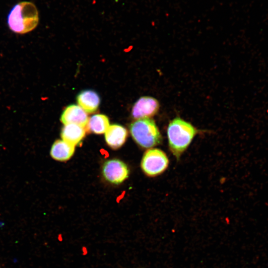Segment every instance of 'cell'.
<instances>
[{
  "mask_svg": "<svg viewBox=\"0 0 268 268\" xmlns=\"http://www.w3.org/2000/svg\"><path fill=\"white\" fill-rule=\"evenodd\" d=\"M199 131L191 123L180 118L171 120L167 128L170 151L179 160L187 150Z\"/></svg>",
  "mask_w": 268,
  "mask_h": 268,
  "instance_id": "cell-1",
  "label": "cell"
},
{
  "mask_svg": "<svg viewBox=\"0 0 268 268\" xmlns=\"http://www.w3.org/2000/svg\"><path fill=\"white\" fill-rule=\"evenodd\" d=\"M102 172L108 182L118 184L126 180L129 175L127 165L118 159H111L106 161L103 165Z\"/></svg>",
  "mask_w": 268,
  "mask_h": 268,
  "instance_id": "cell-6",
  "label": "cell"
},
{
  "mask_svg": "<svg viewBox=\"0 0 268 268\" xmlns=\"http://www.w3.org/2000/svg\"><path fill=\"white\" fill-rule=\"evenodd\" d=\"M105 133L107 143L113 149H117L124 143L128 134L126 129L119 125L109 126Z\"/></svg>",
  "mask_w": 268,
  "mask_h": 268,
  "instance_id": "cell-8",
  "label": "cell"
},
{
  "mask_svg": "<svg viewBox=\"0 0 268 268\" xmlns=\"http://www.w3.org/2000/svg\"><path fill=\"white\" fill-rule=\"evenodd\" d=\"M85 134V128L76 124L65 125L61 134L63 140L74 146L78 144Z\"/></svg>",
  "mask_w": 268,
  "mask_h": 268,
  "instance_id": "cell-10",
  "label": "cell"
},
{
  "mask_svg": "<svg viewBox=\"0 0 268 268\" xmlns=\"http://www.w3.org/2000/svg\"><path fill=\"white\" fill-rule=\"evenodd\" d=\"M109 127L108 117L102 114H96L88 119L86 128L90 132L101 134L106 132Z\"/></svg>",
  "mask_w": 268,
  "mask_h": 268,
  "instance_id": "cell-12",
  "label": "cell"
},
{
  "mask_svg": "<svg viewBox=\"0 0 268 268\" xmlns=\"http://www.w3.org/2000/svg\"><path fill=\"white\" fill-rule=\"evenodd\" d=\"M159 107V103L156 98L150 96L141 97L132 107V116L135 120L150 118L158 113Z\"/></svg>",
  "mask_w": 268,
  "mask_h": 268,
  "instance_id": "cell-5",
  "label": "cell"
},
{
  "mask_svg": "<svg viewBox=\"0 0 268 268\" xmlns=\"http://www.w3.org/2000/svg\"><path fill=\"white\" fill-rule=\"evenodd\" d=\"M76 100L79 106L87 113L95 112L100 103L99 95L91 90L80 92L77 96Z\"/></svg>",
  "mask_w": 268,
  "mask_h": 268,
  "instance_id": "cell-9",
  "label": "cell"
},
{
  "mask_svg": "<svg viewBox=\"0 0 268 268\" xmlns=\"http://www.w3.org/2000/svg\"><path fill=\"white\" fill-rule=\"evenodd\" d=\"M135 141L141 147L149 148L162 142V135L155 122L150 118L136 120L130 126Z\"/></svg>",
  "mask_w": 268,
  "mask_h": 268,
  "instance_id": "cell-3",
  "label": "cell"
},
{
  "mask_svg": "<svg viewBox=\"0 0 268 268\" xmlns=\"http://www.w3.org/2000/svg\"><path fill=\"white\" fill-rule=\"evenodd\" d=\"M75 146L63 140H57L53 144L50 154L53 158L58 161L69 159L74 152Z\"/></svg>",
  "mask_w": 268,
  "mask_h": 268,
  "instance_id": "cell-11",
  "label": "cell"
},
{
  "mask_svg": "<svg viewBox=\"0 0 268 268\" xmlns=\"http://www.w3.org/2000/svg\"><path fill=\"white\" fill-rule=\"evenodd\" d=\"M86 112L79 106H68L61 115L60 120L65 125L74 124L86 128L88 121Z\"/></svg>",
  "mask_w": 268,
  "mask_h": 268,
  "instance_id": "cell-7",
  "label": "cell"
},
{
  "mask_svg": "<svg viewBox=\"0 0 268 268\" xmlns=\"http://www.w3.org/2000/svg\"><path fill=\"white\" fill-rule=\"evenodd\" d=\"M36 5L29 1L15 4L8 13L7 22L9 29L17 34H25L34 30L39 23Z\"/></svg>",
  "mask_w": 268,
  "mask_h": 268,
  "instance_id": "cell-2",
  "label": "cell"
},
{
  "mask_svg": "<svg viewBox=\"0 0 268 268\" xmlns=\"http://www.w3.org/2000/svg\"><path fill=\"white\" fill-rule=\"evenodd\" d=\"M169 159L166 153L158 148L148 149L143 154L141 167L148 177H156L161 175L168 168Z\"/></svg>",
  "mask_w": 268,
  "mask_h": 268,
  "instance_id": "cell-4",
  "label": "cell"
}]
</instances>
